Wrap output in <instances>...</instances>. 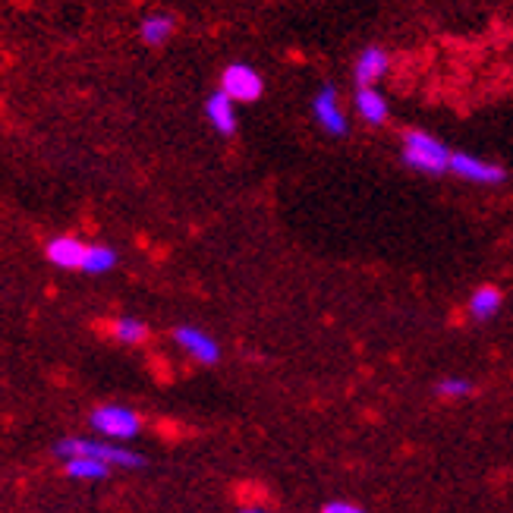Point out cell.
Wrapping results in <instances>:
<instances>
[{
    "label": "cell",
    "instance_id": "6da1fadb",
    "mask_svg": "<svg viewBox=\"0 0 513 513\" xmlns=\"http://www.w3.org/2000/svg\"><path fill=\"white\" fill-rule=\"evenodd\" d=\"M54 454L60 460L92 457V460L108 463L111 469L114 466H123V469H139V466H145V457L139 451H133V447L114 444V441H92V438H60L54 444Z\"/></svg>",
    "mask_w": 513,
    "mask_h": 513
},
{
    "label": "cell",
    "instance_id": "7a4b0ae2",
    "mask_svg": "<svg viewBox=\"0 0 513 513\" xmlns=\"http://www.w3.org/2000/svg\"><path fill=\"white\" fill-rule=\"evenodd\" d=\"M451 148H447L438 136L432 133H422V130H410L403 133V161L406 167L419 170V174H447L451 170Z\"/></svg>",
    "mask_w": 513,
    "mask_h": 513
},
{
    "label": "cell",
    "instance_id": "3957f363",
    "mask_svg": "<svg viewBox=\"0 0 513 513\" xmlns=\"http://www.w3.org/2000/svg\"><path fill=\"white\" fill-rule=\"evenodd\" d=\"M92 429L101 438H111V441H133L142 432V422H139V416L130 410V406L104 403L92 413Z\"/></svg>",
    "mask_w": 513,
    "mask_h": 513
},
{
    "label": "cell",
    "instance_id": "277c9868",
    "mask_svg": "<svg viewBox=\"0 0 513 513\" xmlns=\"http://www.w3.org/2000/svg\"><path fill=\"white\" fill-rule=\"evenodd\" d=\"M221 92L230 98V101H240V104H252L259 101L262 92H265V79L262 73L249 67V63H230L221 76Z\"/></svg>",
    "mask_w": 513,
    "mask_h": 513
},
{
    "label": "cell",
    "instance_id": "5b68a950",
    "mask_svg": "<svg viewBox=\"0 0 513 513\" xmlns=\"http://www.w3.org/2000/svg\"><path fill=\"white\" fill-rule=\"evenodd\" d=\"M312 114L328 136L350 133V120H347V111H344V104H340V95L334 85H322V89L312 95Z\"/></svg>",
    "mask_w": 513,
    "mask_h": 513
},
{
    "label": "cell",
    "instance_id": "8992f818",
    "mask_svg": "<svg viewBox=\"0 0 513 513\" xmlns=\"http://www.w3.org/2000/svg\"><path fill=\"white\" fill-rule=\"evenodd\" d=\"M451 174H457L466 183H479V186H498L507 177L501 164H491V161L476 158L469 152H454L451 155Z\"/></svg>",
    "mask_w": 513,
    "mask_h": 513
},
{
    "label": "cell",
    "instance_id": "52a82bcc",
    "mask_svg": "<svg viewBox=\"0 0 513 513\" xmlns=\"http://www.w3.org/2000/svg\"><path fill=\"white\" fill-rule=\"evenodd\" d=\"M174 340H177V347L192 356L196 362H202V366H215V362H221V347H218V340L205 334L202 328H192V325H180L174 331Z\"/></svg>",
    "mask_w": 513,
    "mask_h": 513
},
{
    "label": "cell",
    "instance_id": "ba28073f",
    "mask_svg": "<svg viewBox=\"0 0 513 513\" xmlns=\"http://www.w3.org/2000/svg\"><path fill=\"white\" fill-rule=\"evenodd\" d=\"M85 252H89V243H82L79 237H54L48 246H45V255L54 268H63V271H82L85 265Z\"/></svg>",
    "mask_w": 513,
    "mask_h": 513
},
{
    "label": "cell",
    "instance_id": "9c48e42d",
    "mask_svg": "<svg viewBox=\"0 0 513 513\" xmlns=\"http://www.w3.org/2000/svg\"><path fill=\"white\" fill-rule=\"evenodd\" d=\"M388 70H391V57H388V51L378 48V45L366 48L356 57V63H353V76H356L359 85H378Z\"/></svg>",
    "mask_w": 513,
    "mask_h": 513
},
{
    "label": "cell",
    "instance_id": "30bf717a",
    "mask_svg": "<svg viewBox=\"0 0 513 513\" xmlns=\"http://www.w3.org/2000/svg\"><path fill=\"white\" fill-rule=\"evenodd\" d=\"M205 117H208V123L215 126L221 136H233V133H237V101H230L224 92L208 95V101H205Z\"/></svg>",
    "mask_w": 513,
    "mask_h": 513
},
{
    "label": "cell",
    "instance_id": "8fae6325",
    "mask_svg": "<svg viewBox=\"0 0 513 513\" xmlns=\"http://www.w3.org/2000/svg\"><path fill=\"white\" fill-rule=\"evenodd\" d=\"M356 111L369 126H381L391 114L388 98H384L375 85H359V89H356Z\"/></svg>",
    "mask_w": 513,
    "mask_h": 513
},
{
    "label": "cell",
    "instance_id": "7c38bea8",
    "mask_svg": "<svg viewBox=\"0 0 513 513\" xmlns=\"http://www.w3.org/2000/svg\"><path fill=\"white\" fill-rule=\"evenodd\" d=\"M501 303H504V293L495 284H482V287H476L473 293H469L466 309H469V315L476 318V322H488L491 315H498Z\"/></svg>",
    "mask_w": 513,
    "mask_h": 513
},
{
    "label": "cell",
    "instance_id": "4fadbf2b",
    "mask_svg": "<svg viewBox=\"0 0 513 513\" xmlns=\"http://www.w3.org/2000/svg\"><path fill=\"white\" fill-rule=\"evenodd\" d=\"M170 35H174V19H170L167 13H152L139 23V38H142V45H148V48L167 45Z\"/></svg>",
    "mask_w": 513,
    "mask_h": 513
},
{
    "label": "cell",
    "instance_id": "5bb4252c",
    "mask_svg": "<svg viewBox=\"0 0 513 513\" xmlns=\"http://www.w3.org/2000/svg\"><path fill=\"white\" fill-rule=\"evenodd\" d=\"M63 469H67L70 479H79V482H101L108 479L111 466L101 463V460H92V457H73V460H63Z\"/></svg>",
    "mask_w": 513,
    "mask_h": 513
},
{
    "label": "cell",
    "instance_id": "9a60e30c",
    "mask_svg": "<svg viewBox=\"0 0 513 513\" xmlns=\"http://www.w3.org/2000/svg\"><path fill=\"white\" fill-rule=\"evenodd\" d=\"M114 268H117V252L111 246H101V243L89 246V252H85V265H82L85 274H108Z\"/></svg>",
    "mask_w": 513,
    "mask_h": 513
},
{
    "label": "cell",
    "instance_id": "2e32d148",
    "mask_svg": "<svg viewBox=\"0 0 513 513\" xmlns=\"http://www.w3.org/2000/svg\"><path fill=\"white\" fill-rule=\"evenodd\" d=\"M111 334H114V340H120V344H142V340L148 337V325L145 322H139V318H133V315H120L117 322L111 325Z\"/></svg>",
    "mask_w": 513,
    "mask_h": 513
},
{
    "label": "cell",
    "instance_id": "e0dca14e",
    "mask_svg": "<svg viewBox=\"0 0 513 513\" xmlns=\"http://www.w3.org/2000/svg\"><path fill=\"white\" fill-rule=\"evenodd\" d=\"M469 391H473V381H469V378L447 375V378L438 381V394L441 397H466Z\"/></svg>",
    "mask_w": 513,
    "mask_h": 513
},
{
    "label": "cell",
    "instance_id": "ac0fdd59",
    "mask_svg": "<svg viewBox=\"0 0 513 513\" xmlns=\"http://www.w3.org/2000/svg\"><path fill=\"white\" fill-rule=\"evenodd\" d=\"M322 513H366V510L356 507V504H350V501H331V504L322 507Z\"/></svg>",
    "mask_w": 513,
    "mask_h": 513
},
{
    "label": "cell",
    "instance_id": "d6986e66",
    "mask_svg": "<svg viewBox=\"0 0 513 513\" xmlns=\"http://www.w3.org/2000/svg\"><path fill=\"white\" fill-rule=\"evenodd\" d=\"M240 513H268V510H252V507H249V510H240Z\"/></svg>",
    "mask_w": 513,
    "mask_h": 513
}]
</instances>
